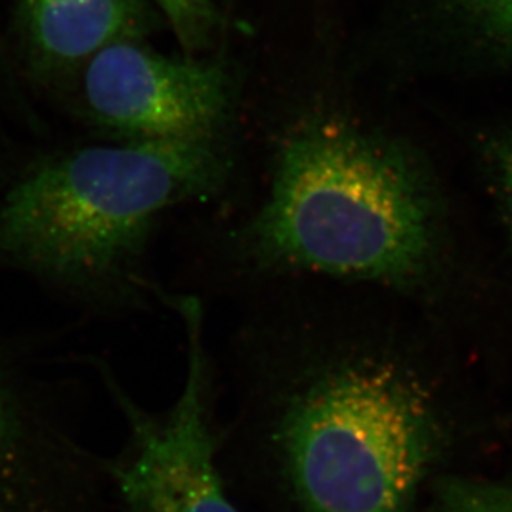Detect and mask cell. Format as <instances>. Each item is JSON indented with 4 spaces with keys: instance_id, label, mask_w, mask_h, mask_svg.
I'll return each instance as SVG.
<instances>
[{
    "instance_id": "52a82bcc",
    "label": "cell",
    "mask_w": 512,
    "mask_h": 512,
    "mask_svg": "<svg viewBox=\"0 0 512 512\" xmlns=\"http://www.w3.org/2000/svg\"><path fill=\"white\" fill-rule=\"evenodd\" d=\"M448 30L466 44L512 60V0H428Z\"/></svg>"
},
{
    "instance_id": "30bf717a",
    "label": "cell",
    "mask_w": 512,
    "mask_h": 512,
    "mask_svg": "<svg viewBox=\"0 0 512 512\" xmlns=\"http://www.w3.org/2000/svg\"><path fill=\"white\" fill-rule=\"evenodd\" d=\"M15 389L14 381L0 365V471L5 469L24 436V411Z\"/></svg>"
},
{
    "instance_id": "5b68a950",
    "label": "cell",
    "mask_w": 512,
    "mask_h": 512,
    "mask_svg": "<svg viewBox=\"0 0 512 512\" xmlns=\"http://www.w3.org/2000/svg\"><path fill=\"white\" fill-rule=\"evenodd\" d=\"M163 295V293H162ZM187 336V375L163 418L127 404L133 444L114 468L128 512H240L223 488L208 414L210 356L197 296H167Z\"/></svg>"
},
{
    "instance_id": "7c38bea8",
    "label": "cell",
    "mask_w": 512,
    "mask_h": 512,
    "mask_svg": "<svg viewBox=\"0 0 512 512\" xmlns=\"http://www.w3.org/2000/svg\"><path fill=\"white\" fill-rule=\"evenodd\" d=\"M506 205H508L509 215H511V220H512V203H506Z\"/></svg>"
},
{
    "instance_id": "8992f818",
    "label": "cell",
    "mask_w": 512,
    "mask_h": 512,
    "mask_svg": "<svg viewBox=\"0 0 512 512\" xmlns=\"http://www.w3.org/2000/svg\"><path fill=\"white\" fill-rule=\"evenodd\" d=\"M20 29L47 70L84 65L107 45L148 29L142 0H20Z\"/></svg>"
},
{
    "instance_id": "3957f363",
    "label": "cell",
    "mask_w": 512,
    "mask_h": 512,
    "mask_svg": "<svg viewBox=\"0 0 512 512\" xmlns=\"http://www.w3.org/2000/svg\"><path fill=\"white\" fill-rule=\"evenodd\" d=\"M230 138L117 142L34 163L0 200V270L95 305H137L157 286L145 256L163 215L230 188Z\"/></svg>"
},
{
    "instance_id": "ba28073f",
    "label": "cell",
    "mask_w": 512,
    "mask_h": 512,
    "mask_svg": "<svg viewBox=\"0 0 512 512\" xmlns=\"http://www.w3.org/2000/svg\"><path fill=\"white\" fill-rule=\"evenodd\" d=\"M434 512H512V478L439 479Z\"/></svg>"
},
{
    "instance_id": "9c48e42d",
    "label": "cell",
    "mask_w": 512,
    "mask_h": 512,
    "mask_svg": "<svg viewBox=\"0 0 512 512\" xmlns=\"http://www.w3.org/2000/svg\"><path fill=\"white\" fill-rule=\"evenodd\" d=\"M188 52L203 49L217 29L218 15L210 0H155Z\"/></svg>"
},
{
    "instance_id": "6da1fadb",
    "label": "cell",
    "mask_w": 512,
    "mask_h": 512,
    "mask_svg": "<svg viewBox=\"0 0 512 512\" xmlns=\"http://www.w3.org/2000/svg\"><path fill=\"white\" fill-rule=\"evenodd\" d=\"M365 291L273 286L233 338L303 512H411L438 449L428 388L376 333Z\"/></svg>"
},
{
    "instance_id": "277c9868",
    "label": "cell",
    "mask_w": 512,
    "mask_h": 512,
    "mask_svg": "<svg viewBox=\"0 0 512 512\" xmlns=\"http://www.w3.org/2000/svg\"><path fill=\"white\" fill-rule=\"evenodd\" d=\"M80 97L90 120L120 142L227 137L228 70L212 60L168 57L140 39L107 45L85 62Z\"/></svg>"
},
{
    "instance_id": "7a4b0ae2",
    "label": "cell",
    "mask_w": 512,
    "mask_h": 512,
    "mask_svg": "<svg viewBox=\"0 0 512 512\" xmlns=\"http://www.w3.org/2000/svg\"><path fill=\"white\" fill-rule=\"evenodd\" d=\"M260 192L228 232V256L258 283L406 291L433 266L438 207L408 143L335 104L265 133Z\"/></svg>"
},
{
    "instance_id": "8fae6325",
    "label": "cell",
    "mask_w": 512,
    "mask_h": 512,
    "mask_svg": "<svg viewBox=\"0 0 512 512\" xmlns=\"http://www.w3.org/2000/svg\"><path fill=\"white\" fill-rule=\"evenodd\" d=\"M496 170L506 203H512V132L496 147Z\"/></svg>"
}]
</instances>
